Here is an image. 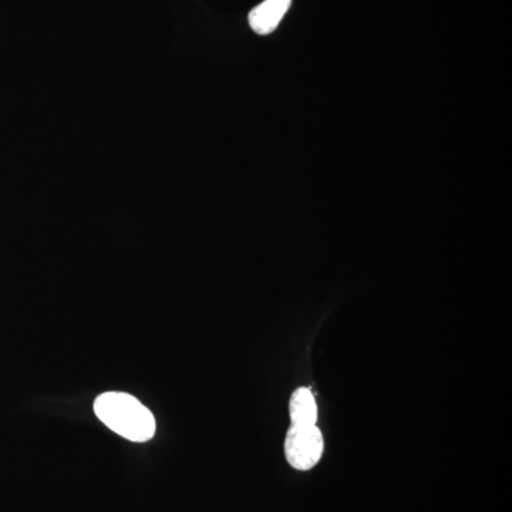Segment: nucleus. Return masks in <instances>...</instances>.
I'll use <instances>...</instances> for the list:
<instances>
[{
	"instance_id": "obj_1",
	"label": "nucleus",
	"mask_w": 512,
	"mask_h": 512,
	"mask_svg": "<svg viewBox=\"0 0 512 512\" xmlns=\"http://www.w3.org/2000/svg\"><path fill=\"white\" fill-rule=\"evenodd\" d=\"M94 413L110 430L134 443H146L156 434L153 413L130 394H100L94 402Z\"/></svg>"
},
{
	"instance_id": "obj_2",
	"label": "nucleus",
	"mask_w": 512,
	"mask_h": 512,
	"mask_svg": "<svg viewBox=\"0 0 512 512\" xmlns=\"http://www.w3.org/2000/svg\"><path fill=\"white\" fill-rule=\"evenodd\" d=\"M322 433L316 426H292L285 440V456L295 470H312L322 458Z\"/></svg>"
},
{
	"instance_id": "obj_3",
	"label": "nucleus",
	"mask_w": 512,
	"mask_h": 512,
	"mask_svg": "<svg viewBox=\"0 0 512 512\" xmlns=\"http://www.w3.org/2000/svg\"><path fill=\"white\" fill-rule=\"evenodd\" d=\"M292 0H265L249 13V26L258 35H269L278 28Z\"/></svg>"
},
{
	"instance_id": "obj_4",
	"label": "nucleus",
	"mask_w": 512,
	"mask_h": 512,
	"mask_svg": "<svg viewBox=\"0 0 512 512\" xmlns=\"http://www.w3.org/2000/svg\"><path fill=\"white\" fill-rule=\"evenodd\" d=\"M289 416L292 426H316L318 406L311 390L301 387L293 392L289 402Z\"/></svg>"
}]
</instances>
